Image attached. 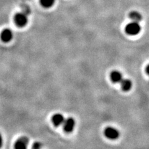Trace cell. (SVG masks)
I'll return each instance as SVG.
<instances>
[{
	"instance_id": "6da1fadb",
	"label": "cell",
	"mask_w": 149,
	"mask_h": 149,
	"mask_svg": "<svg viewBox=\"0 0 149 149\" xmlns=\"http://www.w3.org/2000/svg\"><path fill=\"white\" fill-rule=\"evenodd\" d=\"M125 31L130 36H136L141 32V27L137 22H131L125 26Z\"/></svg>"
},
{
	"instance_id": "7a4b0ae2",
	"label": "cell",
	"mask_w": 149,
	"mask_h": 149,
	"mask_svg": "<svg viewBox=\"0 0 149 149\" xmlns=\"http://www.w3.org/2000/svg\"><path fill=\"white\" fill-rule=\"evenodd\" d=\"M104 136L110 140H116L120 136L119 130L113 127H108L104 129Z\"/></svg>"
},
{
	"instance_id": "3957f363",
	"label": "cell",
	"mask_w": 149,
	"mask_h": 149,
	"mask_svg": "<svg viewBox=\"0 0 149 149\" xmlns=\"http://www.w3.org/2000/svg\"><path fill=\"white\" fill-rule=\"evenodd\" d=\"M15 22L19 27H24L28 22L27 16L24 13H18L15 16Z\"/></svg>"
},
{
	"instance_id": "277c9868",
	"label": "cell",
	"mask_w": 149,
	"mask_h": 149,
	"mask_svg": "<svg viewBox=\"0 0 149 149\" xmlns=\"http://www.w3.org/2000/svg\"><path fill=\"white\" fill-rule=\"evenodd\" d=\"M75 120L73 118H68L67 119H65L63 124L64 131L67 133L72 132L74 127H75Z\"/></svg>"
},
{
	"instance_id": "5b68a950",
	"label": "cell",
	"mask_w": 149,
	"mask_h": 149,
	"mask_svg": "<svg viewBox=\"0 0 149 149\" xmlns=\"http://www.w3.org/2000/svg\"><path fill=\"white\" fill-rule=\"evenodd\" d=\"M29 139L23 136L18 139L15 143V149H27Z\"/></svg>"
},
{
	"instance_id": "8992f818",
	"label": "cell",
	"mask_w": 149,
	"mask_h": 149,
	"mask_svg": "<svg viewBox=\"0 0 149 149\" xmlns=\"http://www.w3.org/2000/svg\"><path fill=\"white\" fill-rule=\"evenodd\" d=\"M13 37V31L9 29H4L1 34V39L4 42H10Z\"/></svg>"
},
{
	"instance_id": "52a82bcc",
	"label": "cell",
	"mask_w": 149,
	"mask_h": 149,
	"mask_svg": "<svg viewBox=\"0 0 149 149\" xmlns=\"http://www.w3.org/2000/svg\"><path fill=\"white\" fill-rule=\"evenodd\" d=\"M65 119L64 118V116L62 114L57 113L53 116V117L52 118V121L55 126L58 127L63 125Z\"/></svg>"
},
{
	"instance_id": "ba28073f",
	"label": "cell",
	"mask_w": 149,
	"mask_h": 149,
	"mask_svg": "<svg viewBox=\"0 0 149 149\" xmlns=\"http://www.w3.org/2000/svg\"><path fill=\"white\" fill-rule=\"evenodd\" d=\"M111 80L115 83H120L123 80V74L119 71H113L111 73Z\"/></svg>"
},
{
	"instance_id": "9c48e42d",
	"label": "cell",
	"mask_w": 149,
	"mask_h": 149,
	"mask_svg": "<svg viewBox=\"0 0 149 149\" xmlns=\"http://www.w3.org/2000/svg\"><path fill=\"white\" fill-rule=\"evenodd\" d=\"M120 83L122 89L124 91H129L132 88V83L129 79H123Z\"/></svg>"
},
{
	"instance_id": "30bf717a",
	"label": "cell",
	"mask_w": 149,
	"mask_h": 149,
	"mask_svg": "<svg viewBox=\"0 0 149 149\" xmlns=\"http://www.w3.org/2000/svg\"><path fill=\"white\" fill-rule=\"evenodd\" d=\"M129 17L134 22H141L142 19V16L141 15V13H139L137 11H132L130 12L129 15Z\"/></svg>"
},
{
	"instance_id": "8fae6325",
	"label": "cell",
	"mask_w": 149,
	"mask_h": 149,
	"mask_svg": "<svg viewBox=\"0 0 149 149\" xmlns=\"http://www.w3.org/2000/svg\"><path fill=\"white\" fill-rule=\"evenodd\" d=\"M41 5L45 8H49L52 7L55 2V0H40Z\"/></svg>"
},
{
	"instance_id": "7c38bea8",
	"label": "cell",
	"mask_w": 149,
	"mask_h": 149,
	"mask_svg": "<svg viewBox=\"0 0 149 149\" xmlns=\"http://www.w3.org/2000/svg\"><path fill=\"white\" fill-rule=\"evenodd\" d=\"M32 149H42V143L39 142H36L33 143Z\"/></svg>"
},
{
	"instance_id": "4fadbf2b",
	"label": "cell",
	"mask_w": 149,
	"mask_h": 149,
	"mask_svg": "<svg viewBox=\"0 0 149 149\" xmlns=\"http://www.w3.org/2000/svg\"><path fill=\"white\" fill-rule=\"evenodd\" d=\"M3 143V137L1 136V133H0V148L2 147Z\"/></svg>"
},
{
	"instance_id": "5bb4252c",
	"label": "cell",
	"mask_w": 149,
	"mask_h": 149,
	"mask_svg": "<svg viewBox=\"0 0 149 149\" xmlns=\"http://www.w3.org/2000/svg\"><path fill=\"white\" fill-rule=\"evenodd\" d=\"M146 72H147V74L149 75V65H148V66L146 68Z\"/></svg>"
}]
</instances>
